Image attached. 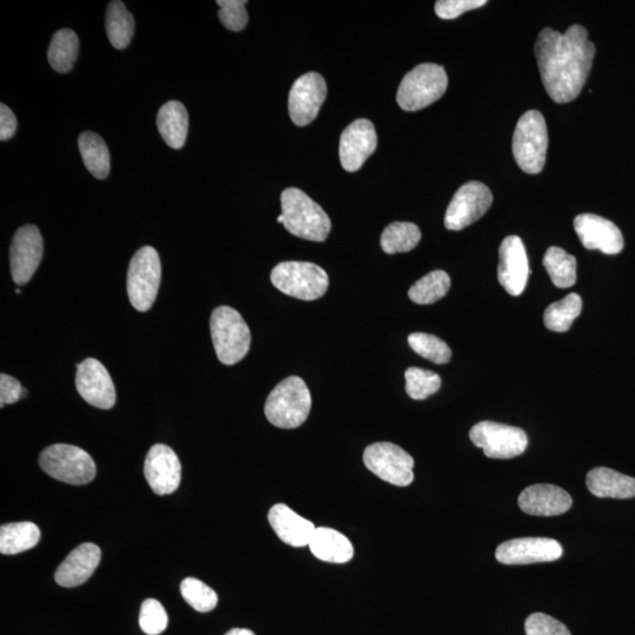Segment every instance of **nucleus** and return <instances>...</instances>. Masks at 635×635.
<instances>
[{
    "mask_svg": "<svg viewBox=\"0 0 635 635\" xmlns=\"http://www.w3.org/2000/svg\"><path fill=\"white\" fill-rule=\"evenodd\" d=\"M421 232L413 223L396 222L386 227L381 235V249L387 254L410 252L420 243Z\"/></svg>",
    "mask_w": 635,
    "mask_h": 635,
    "instance_id": "33",
    "label": "nucleus"
},
{
    "mask_svg": "<svg viewBox=\"0 0 635 635\" xmlns=\"http://www.w3.org/2000/svg\"><path fill=\"white\" fill-rule=\"evenodd\" d=\"M526 635H571L559 620L545 613H533L525 621Z\"/></svg>",
    "mask_w": 635,
    "mask_h": 635,
    "instance_id": "40",
    "label": "nucleus"
},
{
    "mask_svg": "<svg viewBox=\"0 0 635 635\" xmlns=\"http://www.w3.org/2000/svg\"><path fill=\"white\" fill-rule=\"evenodd\" d=\"M26 390L19 381L8 374L0 376V406L16 404L17 401L26 397Z\"/></svg>",
    "mask_w": 635,
    "mask_h": 635,
    "instance_id": "42",
    "label": "nucleus"
},
{
    "mask_svg": "<svg viewBox=\"0 0 635 635\" xmlns=\"http://www.w3.org/2000/svg\"><path fill=\"white\" fill-rule=\"evenodd\" d=\"M563 547L550 538H519L498 546L496 558L504 565L550 563L563 557Z\"/></svg>",
    "mask_w": 635,
    "mask_h": 635,
    "instance_id": "16",
    "label": "nucleus"
},
{
    "mask_svg": "<svg viewBox=\"0 0 635 635\" xmlns=\"http://www.w3.org/2000/svg\"><path fill=\"white\" fill-rule=\"evenodd\" d=\"M160 279L162 264L158 252L151 246L142 247L131 259L127 272V293L137 311H149L155 304Z\"/></svg>",
    "mask_w": 635,
    "mask_h": 635,
    "instance_id": "9",
    "label": "nucleus"
},
{
    "mask_svg": "<svg viewBox=\"0 0 635 635\" xmlns=\"http://www.w3.org/2000/svg\"><path fill=\"white\" fill-rule=\"evenodd\" d=\"M486 0H439L434 6L437 16L441 19H456L467 11L483 8Z\"/></svg>",
    "mask_w": 635,
    "mask_h": 635,
    "instance_id": "41",
    "label": "nucleus"
},
{
    "mask_svg": "<svg viewBox=\"0 0 635 635\" xmlns=\"http://www.w3.org/2000/svg\"><path fill=\"white\" fill-rule=\"evenodd\" d=\"M180 592L186 603L198 612H211L218 604L217 593L196 578L184 579L180 585Z\"/></svg>",
    "mask_w": 635,
    "mask_h": 635,
    "instance_id": "36",
    "label": "nucleus"
},
{
    "mask_svg": "<svg viewBox=\"0 0 635 635\" xmlns=\"http://www.w3.org/2000/svg\"><path fill=\"white\" fill-rule=\"evenodd\" d=\"M225 635H256L251 630L246 628H233V630L227 632Z\"/></svg>",
    "mask_w": 635,
    "mask_h": 635,
    "instance_id": "44",
    "label": "nucleus"
},
{
    "mask_svg": "<svg viewBox=\"0 0 635 635\" xmlns=\"http://www.w3.org/2000/svg\"><path fill=\"white\" fill-rule=\"evenodd\" d=\"M411 349L430 362L444 365L450 362L452 351L444 340L427 333H412L409 336Z\"/></svg>",
    "mask_w": 635,
    "mask_h": 635,
    "instance_id": "35",
    "label": "nucleus"
},
{
    "mask_svg": "<svg viewBox=\"0 0 635 635\" xmlns=\"http://www.w3.org/2000/svg\"><path fill=\"white\" fill-rule=\"evenodd\" d=\"M157 126L167 145L175 150L182 149L189 132V115L185 106L176 100L163 105L158 112Z\"/></svg>",
    "mask_w": 635,
    "mask_h": 635,
    "instance_id": "26",
    "label": "nucleus"
},
{
    "mask_svg": "<svg viewBox=\"0 0 635 635\" xmlns=\"http://www.w3.org/2000/svg\"><path fill=\"white\" fill-rule=\"evenodd\" d=\"M271 282L287 296L313 302L329 289V276L322 267L307 262H284L271 273Z\"/></svg>",
    "mask_w": 635,
    "mask_h": 635,
    "instance_id": "7",
    "label": "nucleus"
},
{
    "mask_svg": "<svg viewBox=\"0 0 635 635\" xmlns=\"http://www.w3.org/2000/svg\"><path fill=\"white\" fill-rule=\"evenodd\" d=\"M406 392L414 400H424L434 393H437L441 387V379L437 373L419 369V367H410L405 372Z\"/></svg>",
    "mask_w": 635,
    "mask_h": 635,
    "instance_id": "37",
    "label": "nucleus"
},
{
    "mask_svg": "<svg viewBox=\"0 0 635 635\" xmlns=\"http://www.w3.org/2000/svg\"><path fill=\"white\" fill-rule=\"evenodd\" d=\"M543 264L554 286L570 289L577 282V259L560 247L552 246L545 253Z\"/></svg>",
    "mask_w": 635,
    "mask_h": 635,
    "instance_id": "30",
    "label": "nucleus"
},
{
    "mask_svg": "<svg viewBox=\"0 0 635 635\" xmlns=\"http://www.w3.org/2000/svg\"><path fill=\"white\" fill-rule=\"evenodd\" d=\"M493 196L489 187L480 182L466 183L460 187L447 207L445 227L450 231H461L476 223L489 211Z\"/></svg>",
    "mask_w": 635,
    "mask_h": 635,
    "instance_id": "12",
    "label": "nucleus"
},
{
    "mask_svg": "<svg viewBox=\"0 0 635 635\" xmlns=\"http://www.w3.org/2000/svg\"><path fill=\"white\" fill-rule=\"evenodd\" d=\"M106 32L113 48L124 50L135 35V18L120 0L109 4L106 12Z\"/></svg>",
    "mask_w": 635,
    "mask_h": 635,
    "instance_id": "29",
    "label": "nucleus"
},
{
    "mask_svg": "<svg viewBox=\"0 0 635 635\" xmlns=\"http://www.w3.org/2000/svg\"><path fill=\"white\" fill-rule=\"evenodd\" d=\"M102 559V551L96 544L79 545L59 565L55 580L62 587H77L88 581Z\"/></svg>",
    "mask_w": 635,
    "mask_h": 635,
    "instance_id": "22",
    "label": "nucleus"
},
{
    "mask_svg": "<svg viewBox=\"0 0 635 635\" xmlns=\"http://www.w3.org/2000/svg\"><path fill=\"white\" fill-rule=\"evenodd\" d=\"M588 490L598 498L630 499L635 497V479L607 467H597L586 477Z\"/></svg>",
    "mask_w": 635,
    "mask_h": 635,
    "instance_id": "24",
    "label": "nucleus"
},
{
    "mask_svg": "<svg viewBox=\"0 0 635 635\" xmlns=\"http://www.w3.org/2000/svg\"><path fill=\"white\" fill-rule=\"evenodd\" d=\"M270 525L283 543L292 547L309 546L316 526L284 504L274 505L269 512Z\"/></svg>",
    "mask_w": 635,
    "mask_h": 635,
    "instance_id": "23",
    "label": "nucleus"
},
{
    "mask_svg": "<svg viewBox=\"0 0 635 635\" xmlns=\"http://www.w3.org/2000/svg\"><path fill=\"white\" fill-rule=\"evenodd\" d=\"M16 293H17V294H20V293H22V291H20L19 289H17V290H16Z\"/></svg>",
    "mask_w": 635,
    "mask_h": 635,
    "instance_id": "45",
    "label": "nucleus"
},
{
    "mask_svg": "<svg viewBox=\"0 0 635 635\" xmlns=\"http://www.w3.org/2000/svg\"><path fill=\"white\" fill-rule=\"evenodd\" d=\"M572 503L568 492L548 484L527 487L518 499L521 511L536 517L560 516L570 510Z\"/></svg>",
    "mask_w": 635,
    "mask_h": 635,
    "instance_id": "21",
    "label": "nucleus"
},
{
    "mask_svg": "<svg viewBox=\"0 0 635 635\" xmlns=\"http://www.w3.org/2000/svg\"><path fill=\"white\" fill-rule=\"evenodd\" d=\"M530 266L523 240L510 236L503 240L499 249L498 280L504 290L513 297L525 291Z\"/></svg>",
    "mask_w": 635,
    "mask_h": 635,
    "instance_id": "19",
    "label": "nucleus"
},
{
    "mask_svg": "<svg viewBox=\"0 0 635 635\" xmlns=\"http://www.w3.org/2000/svg\"><path fill=\"white\" fill-rule=\"evenodd\" d=\"M43 238L38 227H20L13 237L10 250V264L13 282L17 285L29 283L43 258Z\"/></svg>",
    "mask_w": 635,
    "mask_h": 635,
    "instance_id": "14",
    "label": "nucleus"
},
{
    "mask_svg": "<svg viewBox=\"0 0 635 635\" xmlns=\"http://www.w3.org/2000/svg\"><path fill=\"white\" fill-rule=\"evenodd\" d=\"M39 465L53 479L70 485L89 484L97 472L88 452L68 444L49 446L40 454Z\"/></svg>",
    "mask_w": 635,
    "mask_h": 635,
    "instance_id": "8",
    "label": "nucleus"
},
{
    "mask_svg": "<svg viewBox=\"0 0 635 635\" xmlns=\"http://www.w3.org/2000/svg\"><path fill=\"white\" fill-rule=\"evenodd\" d=\"M538 68L545 90L558 104L576 99L583 90L596 56V46L584 26L573 25L565 33L544 29L536 42Z\"/></svg>",
    "mask_w": 635,
    "mask_h": 635,
    "instance_id": "1",
    "label": "nucleus"
},
{
    "mask_svg": "<svg viewBox=\"0 0 635 635\" xmlns=\"http://www.w3.org/2000/svg\"><path fill=\"white\" fill-rule=\"evenodd\" d=\"M548 146L545 118L539 111L524 113L514 130L513 156L520 169L528 175L544 170Z\"/></svg>",
    "mask_w": 635,
    "mask_h": 635,
    "instance_id": "6",
    "label": "nucleus"
},
{
    "mask_svg": "<svg viewBox=\"0 0 635 635\" xmlns=\"http://www.w3.org/2000/svg\"><path fill=\"white\" fill-rule=\"evenodd\" d=\"M472 443L483 449L491 459H512L521 456L528 445L524 430L519 427L481 421L470 431Z\"/></svg>",
    "mask_w": 635,
    "mask_h": 635,
    "instance_id": "10",
    "label": "nucleus"
},
{
    "mask_svg": "<svg viewBox=\"0 0 635 635\" xmlns=\"http://www.w3.org/2000/svg\"><path fill=\"white\" fill-rule=\"evenodd\" d=\"M312 406L309 389L302 378H286L274 387L265 404V416L279 429H297L302 426Z\"/></svg>",
    "mask_w": 635,
    "mask_h": 635,
    "instance_id": "3",
    "label": "nucleus"
},
{
    "mask_svg": "<svg viewBox=\"0 0 635 635\" xmlns=\"http://www.w3.org/2000/svg\"><path fill=\"white\" fill-rule=\"evenodd\" d=\"M451 289V278L445 271L437 270L426 274L418 280L410 291L409 297L413 303L430 305L443 299Z\"/></svg>",
    "mask_w": 635,
    "mask_h": 635,
    "instance_id": "34",
    "label": "nucleus"
},
{
    "mask_svg": "<svg viewBox=\"0 0 635 635\" xmlns=\"http://www.w3.org/2000/svg\"><path fill=\"white\" fill-rule=\"evenodd\" d=\"M144 474L157 496L176 492L182 480V464L175 451L164 444L151 447L147 453Z\"/></svg>",
    "mask_w": 635,
    "mask_h": 635,
    "instance_id": "18",
    "label": "nucleus"
},
{
    "mask_svg": "<svg viewBox=\"0 0 635 635\" xmlns=\"http://www.w3.org/2000/svg\"><path fill=\"white\" fill-rule=\"evenodd\" d=\"M449 78L443 66L426 63L407 73L397 93V102L404 111L427 108L444 96Z\"/></svg>",
    "mask_w": 635,
    "mask_h": 635,
    "instance_id": "5",
    "label": "nucleus"
},
{
    "mask_svg": "<svg viewBox=\"0 0 635 635\" xmlns=\"http://www.w3.org/2000/svg\"><path fill=\"white\" fill-rule=\"evenodd\" d=\"M79 39L75 31L64 29L53 36L48 52L51 68L59 73H68L77 62Z\"/></svg>",
    "mask_w": 635,
    "mask_h": 635,
    "instance_id": "31",
    "label": "nucleus"
},
{
    "mask_svg": "<svg viewBox=\"0 0 635 635\" xmlns=\"http://www.w3.org/2000/svg\"><path fill=\"white\" fill-rule=\"evenodd\" d=\"M211 337L219 362L231 366L246 357L251 347V332L240 313L229 306L212 312Z\"/></svg>",
    "mask_w": 635,
    "mask_h": 635,
    "instance_id": "4",
    "label": "nucleus"
},
{
    "mask_svg": "<svg viewBox=\"0 0 635 635\" xmlns=\"http://www.w3.org/2000/svg\"><path fill=\"white\" fill-rule=\"evenodd\" d=\"M583 310V300L579 294H568L547 307L544 313V324L548 330L563 333L571 329V326Z\"/></svg>",
    "mask_w": 635,
    "mask_h": 635,
    "instance_id": "32",
    "label": "nucleus"
},
{
    "mask_svg": "<svg viewBox=\"0 0 635 635\" xmlns=\"http://www.w3.org/2000/svg\"><path fill=\"white\" fill-rule=\"evenodd\" d=\"M313 556L332 564H345L354 556L351 541L332 528L318 527L309 544Z\"/></svg>",
    "mask_w": 635,
    "mask_h": 635,
    "instance_id": "25",
    "label": "nucleus"
},
{
    "mask_svg": "<svg viewBox=\"0 0 635 635\" xmlns=\"http://www.w3.org/2000/svg\"><path fill=\"white\" fill-rule=\"evenodd\" d=\"M42 532L30 521L6 524L0 527V553L5 556L22 553L36 547Z\"/></svg>",
    "mask_w": 635,
    "mask_h": 635,
    "instance_id": "27",
    "label": "nucleus"
},
{
    "mask_svg": "<svg viewBox=\"0 0 635 635\" xmlns=\"http://www.w3.org/2000/svg\"><path fill=\"white\" fill-rule=\"evenodd\" d=\"M277 220L291 235L310 242H325L332 229L322 206L296 187L282 193V215Z\"/></svg>",
    "mask_w": 635,
    "mask_h": 635,
    "instance_id": "2",
    "label": "nucleus"
},
{
    "mask_svg": "<svg viewBox=\"0 0 635 635\" xmlns=\"http://www.w3.org/2000/svg\"><path fill=\"white\" fill-rule=\"evenodd\" d=\"M574 229L587 250L618 254L624 249L623 233L611 220L585 213L574 219Z\"/></svg>",
    "mask_w": 635,
    "mask_h": 635,
    "instance_id": "20",
    "label": "nucleus"
},
{
    "mask_svg": "<svg viewBox=\"0 0 635 635\" xmlns=\"http://www.w3.org/2000/svg\"><path fill=\"white\" fill-rule=\"evenodd\" d=\"M78 144L80 155L91 175L97 179L108 177L111 169L110 152L103 138L95 132H84Z\"/></svg>",
    "mask_w": 635,
    "mask_h": 635,
    "instance_id": "28",
    "label": "nucleus"
},
{
    "mask_svg": "<svg viewBox=\"0 0 635 635\" xmlns=\"http://www.w3.org/2000/svg\"><path fill=\"white\" fill-rule=\"evenodd\" d=\"M17 130V118L9 106L0 104V140L6 142L15 136Z\"/></svg>",
    "mask_w": 635,
    "mask_h": 635,
    "instance_id": "43",
    "label": "nucleus"
},
{
    "mask_svg": "<svg viewBox=\"0 0 635 635\" xmlns=\"http://www.w3.org/2000/svg\"><path fill=\"white\" fill-rule=\"evenodd\" d=\"M327 96L323 76L317 72L306 73L292 85L289 96V112L297 126L309 125L317 118Z\"/></svg>",
    "mask_w": 635,
    "mask_h": 635,
    "instance_id": "13",
    "label": "nucleus"
},
{
    "mask_svg": "<svg viewBox=\"0 0 635 635\" xmlns=\"http://www.w3.org/2000/svg\"><path fill=\"white\" fill-rule=\"evenodd\" d=\"M218 17L227 30L239 32L246 28L249 15L245 5L246 0H218Z\"/></svg>",
    "mask_w": 635,
    "mask_h": 635,
    "instance_id": "39",
    "label": "nucleus"
},
{
    "mask_svg": "<svg viewBox=\"0 0 635 635\" xmlns=\"http://www.w3.org/2000/svg\"><path fill=\"white\" fill-rule=\"evenodd\" d=\"M377 145V132L370 120H354L340 137L339 157L344 170L357 172L362 169L366 160L376 151Z\"/></svg>",
    "mask_w": 635,
    "mask_h": 635,
    "instance_id": "17",
    "label": "nucleus"
},
{
    "mask_svg": "<svg viewBox=\"0 0 635 635\" xmlns=\"http://www.w3.org/2000/svg\"><path fill=\"white\" fill-rule=\"evenodd\" d=\"M77 391L86 403L100 410H110L116 404V389L105 366L89 358L77 365Z\"/></svg>",
    "mask_w": 635,
    "mask_h": 635,
    "instance_id": "15",
    "label": "nucleus"
},
{
    "mask_svg": "<svg viewBox=\"0 0 635 635\" xmlns=\"http://www.w3.org/2000/svg\"><path fill=\"white\" fill-rule=\"evenodd\" d=\"M169 624V617L156 599H146L140 607L139 626L147 635L162 634Z\"/></svg>",
    "mask_w": 635,
    "mask_h": 635,
    "instance_id": "38",
    "label": "nucleus"
},
{
    "mask_svg": "<svg viewBox=\"0 0 635 635\" xmlns=\"http://www.w3.org/2000/svg\"><path fill=\"white\" fill-rule=\"evenodd\" d=\"M363 459L367 469L386 483L399 487L413 483L414 460L396 444H372L365 450Z\"/></svg>",
    "mask_w": 635,
    "mask_h": 635,
    "instance_id": "11",
    "label": "nucleus"
}]
</instances>
